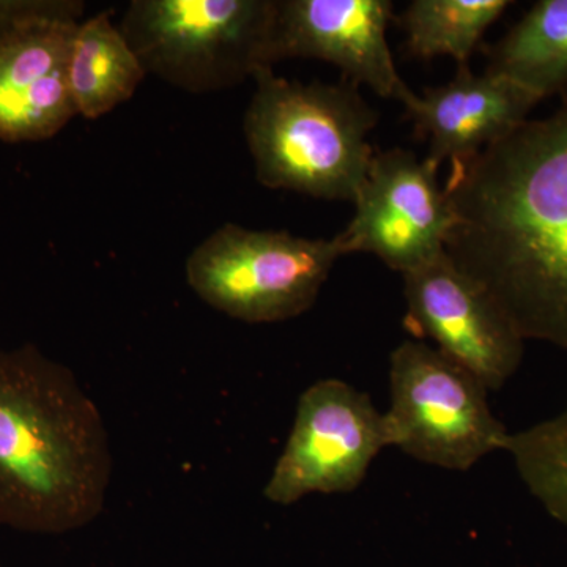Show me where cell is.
<instances>
[{
    "label": "cell",
    "mask_w": 567,
    "mask_h": 567,
    "mask_svg": "<svg viewBox=\"0 0 567 567\" xmlns=\"http://www.w3.org/2000/svg\"><path fill=\"white\" fill-rule=\"evenodd\" d=\"M252 80L245 136L260 185L353 203L374 158L368 136L377 123L354 84H303L274 66Z\"/></svg>",
    "instance_id": "3"
},
{
    "label": "cell",
    "mask_w": 567,
    "mask_h": 567,
    "mask_svg": "<svg viewBox=\"0 0 567 567\" xmlns=\"http://www.w3.org/2000/svg\"><path fill=\"white\" fill-rule=\"evenodd\" d=\"M338 235L312 240L224 224L186 259V281L216 311L246 323L293 319L316 303L339 257Z\"/></svg>",
    "instance_id": "5"
},
{
    "label": "cell",
    "mask_w": 567,
    "mask_h": 567,
    "mask_svg": "<svg viewBox=\"0 0 567 567\" xmlns=\"http://www.w3.org/2000/svg\"><path fill=\"white\" fill-rule=\"evenodd\" d=\"M391 11L388 0H276L271 66L282 59H320L409 110L417 95L399 76L388 47Z\"/></svg>",
    "instance_id": "10"
},
{
    "label": "cell",
    "mask_w": 567,
    "mask_h": 567,
    "mask_svg": "<svg viewBox=\"0 0 567 567\" xmlns=\"http://www.w3.org/2000/svg\"><path fill=\"white\" fill-rule=\"evenodd\" d=\"M404 276L406 324L475 375L487 391L505 386L524 358V336L491 292L446 252Z\"/></svg>",
    "instance_id": "9"
},
{
    "label": "cell",
    "mask_w": 567,
    "mask_h": 567,
    "mask_svg": "<svg viewBox=\"0 0 567 567\" xmlns=\"http://www.w3.org/2000/svg\"><path fill=\"white\" fill-rule=\"evenodd\" d=\"M353 204L352 221L338 234L346 256L375 254L402 275L442 256L456 226L439 164L402 148L374 155Z\"/></svg>",
    "instance_id": "8"
},
{
    "label": "cell",
    "mask_w": 567,
    "mask_h": 567,
    "mask_svg": "<svg viewBox=\"0 0 567 567\" xmlns=\"http://www.w3.org/2000/svg\"><path fill=\"white\" fill-rule=\"evenodd\" d=\"M111 476L106 425L73 371L33 344L0 349V527H84Z\"/></svg>",
    "instance_id": "2"
},
{
    "label": "cell",
    "mask_w": 567,
    "mask_h": 567,
    "mask_svg": "<svg viewBox=\"0 0 567 567\" xmlns=\"http://www.w3.org/2000/svg\"><path fill=\"white\" fill-rule=\"evenodd\" d=\"M383 416L390 446L454 472L506 451L511 436L492 413L486 386L420 341H404L391 353L390 409Z\"/></svg>",
    "instance_id": "6"
},
{
    "label": "cell",
    "mask_w": 567,
    "mask_h": 567,
    "mask_svg": "<svg viewBox=\"0 0 567 567\" xmlns=\"http://www.w3.org/2000/svg\"><path fill=\"white\" fill-rule=\"evenodd\" d=\"M450 259L527 339L567 350V92L472 159L451 164Z\"/></svg>",
    "instance_id": "1"
},
{
    "label": "cell",
    "mask_w": 567,
    "mask_h": 567,
    "mask_svg": "<svg viewBox=\"0 0 567 567\" xmlns=\"http://www.w3.org/2000/svg\"><path fill=\"white\" fill-rule=\"evenodd\" d=\"M506 0H416L404 22L409 50L423 59L450 55L465 66Z\"/></svg>",
    "instance_id": "15"
},
{
    "label": "cell",
    "mask_w": 567,
    "mask_h": 567,
    "mask_svg": "<svg viewBox=\"0 0 567 567\" xmlns=\"http://www.w3.org/2000/svg\"><path fill=\"white\" fill-rule=\"evenodd\" d=\"M540 100L513 81L486 71L475 76L461 66L457 76L442 87L429 89L409 107L417 130L427 134L439 164L464 163L528 121Z\"/></svg>",
    "instance_id": "12"
},
{
    "label": "cell",
    "mask_w": 567,
    "mask_h": 567,
    "mask_svg": "<svg viewBox=\"0 0 567 567\" xmlns=\"http://www.w3.org/2000/svg\"><path fill=\"white\" fill-rule=\"evenodd\" d=\"M487 71L543 100L567 92V0H540L495 48Z\"/></svg>",
    "instance_id": "14"
},
{
    "label": "cell",
    "mask_w": 567,
    "mask_h": 567,
    "mask_svg": "<svg viewBox=\"0 0 567 567\" xmlns=\"http://www.w3.org/2000/svg\"><path fill=\"white\" fill-rule=\"evenodd\" d=\"M506 451L529 494L567 525V412L511 434Z\"/></svg>",
    "instance_id": "16"
},
{
    "label": "cell",
    "mask_w": 567,
    "mask_h": 567,
    "mask_svg": "<svg viewBox=\"0 0 567 567\" xmlns=\"http://www.w3.org/2000/svg\"><path fill=\"white\" fill-rule=\"evenodd\" d=\"M388 446L385 416L369 395L339 379L319 380L300 395L265 498L290 506L312 494L352 492Z\"/></svg>",
    "instance_id": "7"
},
{
    "label": "cell",
    "mask_w": 567,
    "mask_h": 567,
    "mask_svg": "<svg viewBox=\"0 0 567 567\" xmlns=\"http://www.w3.org/2000/svg\"><path fill=\"white\" fill-rule=\"evenodd\" d=\"M147 76L110 13L81 21L71 47L69 80L78 115L95 118L128 102Z\"/></svg>",
    "instance_id": "13"
},
{
    "label": "cell",
    "mask_w": 567,
    "mask_h": 567,
    "mask_svg": "<svg viewBox=\"0 0 567 567\" xmlns=\"http://www.w3.org/2000/svg\"><path fill=\"white\" fill-rule=\"evenodd\" d=\"M84 7L81 0H0V33L40 18L73 17L82 20Z\"/></svg>",
    "instance_id": "17"
},
{
    "label": "cell",
    "mask_w": 567,
    "mask_h": 567,
    "mask_svg": "<svg viewBox=\"0 0 567 567\" xmlns=\"http://www.w3.org/2000/svg\"><path fill=\"white\" fill-rule=\"evenodd\" d=\"M275 18L276 0H133L118 29L147 74L210 93L271 66Z\"/></svg>",
    "instance_id": "4"
},
{
    "label": "cell",
    "mask_w": 567,
    "mask_h": 567,
    "mask_svg": "<svg viewBox=\"0 0 567 567\" xmlns=\"http://www.w3.org/2000/svg\"><path fill=\"white\" fill-rule=\"evenodd\" d=\"M80 24L50 17L0 33V141L51 140L76 117L69 66Z\"/></svg>",
    "instance_id": "11"
}]
</instances>
